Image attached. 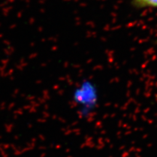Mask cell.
<instances>
[{
  "label": "cell",
  "instance_id": "obj_1",
  "mask_svg": "<svg viewBox=\"0 0 157 157\" xmlns=\"http://www.w3.org/2000/svg\"><path fill=\"white\" fill-rule=\"evenodd\" d=\"M132 3L134 8L137 9H157V0H132Z\"/></svg>",
  "mask_w": 157,
  "mask_h": 157
}]
</instances>
